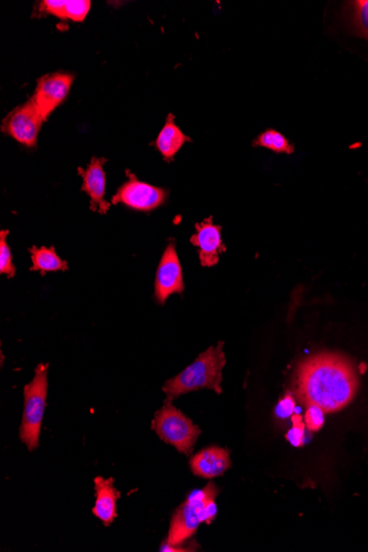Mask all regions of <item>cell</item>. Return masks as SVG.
<instances>
[{"label": "cell", "mask_w": 368, "mask_h": 552, "mask_svg": "<svg viewBox=\"0 0 368 552\" xmlns=\"http://www.w3.org/2000/svg\"><path fill=\"white\" fill-rule=\"evenodd\" d=\"M294 390L306 407L317 405L325 413L340 412L351 404L356 395V369L351 360L338 353L312 355L299 363Z\"/></svg>", "instance_id": "cell-1"}, {"label": "cell", "mask_w": 368, "mask_h": 552, "mask_svg": "<svg viewBox=\"0 0 368 552\" xmlns=\"http://www.w3.org/2000/svg\"><path fill=\"white\" fill-rule=\"evenodd\" d=\"M217 494L219 488L212 482L202 490L191 493L184 503L176 510L167 541L161 546V551H190V548H181L180 545L194 535L200 524H210L216 517Z\"/></svg>", "instance_id": "cell-2"}, {"label": "cell", "mask_w": 368, "mask_h": 552, "mask_svg": "<svg viewBox=\"0 0 368 552\" xmlns=\"http://www.w3.org/2000/svg\"><path fill=\"white\" fill-rule=\"evenodd\" d=\"M224 343L220 342L215 348H210L200 354L190 367L163 385L166 401H171L188 392L199 390H212L222 394V371L225 367L226 358Z\"/></svg>", "instance_id": "cell-3"}, {"label": "cell", "mask_w": 368, "mask_h": 552, "mask_svg": "<svg viewBox=\"0 0 368 552\" xmlns=\"http://www.w3.org/2000/svg\"><path fill=\"white\" fill-rule=\"evenodd\" d=\"M48 372V364H39L35 367L34 380L24 389L25 403L20 439L29 451H34L39 446L41 427L47 405Z\"/></svg>", "instance_id": "cell-4"}, {"label": "cell", "mask_w": 368, "mask_h": 552, "mask_svg": "<svg viewBox=\"0 0 368 552\" xmlns=\"http://www.w3.org/2000/svg\"><path fill=\"white\" fill-rule=\"evenodd\" d=\"M152 429L163 442L185 455L192 454L201 435V429L170 401H165L163 407L154 414Z\"/></svg>", "instance_id": "cell-5"}, {"label": "cell", "mask_w": 368, "mask_h": 552, "mask_svg": "<svg viewBox=\"0 0 368 552\" xmlns=\"http://www.w3.org/2000/svg\"><path fill=\"white\" fill-rule=\"evenodd\" d=\"M43 122L33 99H30L4 117L2 131L26 147H35Z\"/></svg>", "instance_id": "cell-6"}, {"label": "cell", "mask_w": 368, "mask_h": 552, "mask_svg": "<svg viewBox=\"0 0 368 552\" xmlns=\"http://www.w3.org/2000/svg\"><path fill=\"white\" fill-rule=\"evenodd\" d=\"M129 180L113 196V204H124L137 211L150 212L161 207L167 200V191L158 186L145 184L129 170L126 172Z\"/></svg>", "instance_id": "cell-7"}, {"label": "cell", "mask_w": 368, "mask_h": 552, "mask_svg": "<svg viewBox=\"0 0 368 552\" xmlns=\"http://www.w3.org/2000/svg\"><path fill=\"white\" fill-rule=\"evenodd\" d=\"M184 281L175 241L168 244L163 252L154 280V299L159 304H165L171 295H183Z\"/></svg>", "instance_id": "cell-8"}, {"label": "cell", "mask_w": 368, "mask_h": 552, "mask_svg": "<svg viewBox=\"0 0 368 552\" xmlns=\"http://www.w3.org/2000/svg\"><path fill=\"white\" fill-rule=\"evenodd\" d=\"M74 80V75L67 73H52L40 77L31 99L43 121H47L69 95Z\"/></svg>", "instance_id": "cell-9"}, {"label": "cell", "mask_w": 368, "mask_h": 552, "mask_svg": "<svg viewBox=\"0 0 368 552\" xmlns=\"http://www.w3.org/2000/svg\"><path fill=\"white\" fill-rule=\"evenodd\" d=\"M190 241L199 248L200 263L203 267L215 266L220 255L226 250L222 241V227L215 225L211 217L195 225V233Z\"/></svg>", "instance_id": "cell-10"}, {"label": "cell", "mask_w": 368, "mask_h": 552, "mask_svg": "<svg viewBox=\"0 0 368 552\" xmlns=\"http://www.w3.org/2000/svg\"><path fill=\"white\" fill-rule=\"evenodd\" d=\"M106 162V158L93 157L88 167L77 169L83 179L82 191L88 194L90 200V209L102 216H106L111 208V204L106 200V175L104 164Z\"/></svg>", "instance_id": "cell-11"}, {"label": "cell", "mask_w": 368, "mask_h": 552, "mask_svg": "<svg viewBox=\"0 0 368 552\" xmlns=\"http://www.w3.org/2000/svg\"><path fill=\"white\" fill-rule=\"evenodd\" d=\"M231 464L229 451L219 446H208L193 455L190 461L194 476L207 480L223 476L231 468Z\"/></svg>", "instance_id": "cell-12"}, {"label": "cell", "mask_w": 368, "mask_h": 552, "mask_svg": "<svg viewBox=\"0 0 368 552\" xmlns=\"http://www.w3.org/2000/svg\"><path fill=\"white\" fill-rule=\"evenodd\" d=\"M113 477L104 478L98 477L94 478L95 485V505L93 515L98 517L106 526H110L117 517V501L120 500L121 492L114 486Z\"/></svg>", "instance_id": "cell-13"}, {"label": "cell", "mask_w": 368, "mask_h": 552, "mask_svg": "<svg viewBox=\"0 0 368 552\" xmlns=\"http://www.w3.org/2000/svg\"><path fill=\"white\" fill-rule=\"evenodd\" d=\"M188 136L176 124V117L169 114L165 126L156 140V148L166 162H171L185 143H191Z\"/></svg>", "instance_id": "cell-14"}, {"label": "cell", "mask_w": 368, "mask_h": 552, "mask_svg": "<svg viewBox=\"0 0 368 552\" xmlns=\"http://www.w3.org/2000/svg\"><path fill=\"white\" fill-rule=\"evenodd\" d=\"M40 12L56 16L62 20H71L74 22L83 21L89 15L90 9V0H44L40 3Z\"/></svg>", "instance_id": "cell-15"}, {"label": "cell", "mask_w": 368, "mask_h": 552, "mask_svg": "<svg viewBox=\"0 0 368 552\" xmlns=\"http://www.w3.org/2000/svg\"><path fill=\"white\" fill-rule=\"evenodd\" d=\"M31 254V272H40L41 275H45L49 272H66L69 269V264L66 260L61 259L56 253V248H31L29 249Z\"/></svg>", "instance_id": "cell-16"}, {"label": "cell", "mask_w": 368, "mask_h": 552, "mask_svg": "<svg viewBox=\"0 0 368 552\" xmlns=\"http://www.w3.org/2000/svg\"><path fill=\"white\" fill-rule=\"evenodd\" d=\"M255 147L271 150L276 154H292L294 146L283 134L275 130H267L262 132L253 143Z\"/></svg>", "instance_id": "cell-17"}, {"label": "cell", "mask_w": 368, "mask_h": 552, "mask_svg": "<svg viewBox=\"0 0 368 552\" xmlns=\"http://www.w3.org/2000/svg\"><path fill=\"white\" fill-rule=\"evenodd\" d=\"M8 235L9 231L3 230L0 233V273L13 278L16 275V266L12 263L11 248L7 244Z\"/></svg>", "instance_id": "cell-18"}, {"label": "cell", "mask_w": 368, "mask_h": 552, "mask_svg": "<svg viewBox=\"0 0 368 552\" xmlns=\"http://www.w3.org/2000/svg\"><path fill=\"white\" fill-rule=\"evenodd\" d=\"M353 25L357 33L368 40V0H358L352 3Z\"/></svg>", "instance_id": "cell-19"}, {"label": "cell", "mask_w": 368, "mask_h": 552, "mask_svg": "<svg viewBox=\"0 0 368 552\" xmlns=\"http://www.w3.org/2000/svg\"><path fill=\"white\" fill-rule=\"evenodd\" d=\"M325 410L317 405H309L306 414H304V423L310 431H319L325 424Z\"/></svg>", "instance_id": "cell-20"}, {"label": "cell", "mask_w": 368, "mask_h": 552, "mask_svg": "<svg viewBox=\"0 0 368 552\" xmlns=\"http://www.w3.org/2000/svg\"><path fill=\"white\" fill-rule=\"evenodd\" d=\"M293 422L294 427L292 430L287 433V440L294 446H302L304 444V429H306V423H303L300 414H294V416H293Z\"/></svg>", "instance_id": "cell-21"}, {"label": "cell", "mask_w": 368, "mask_h": 552, "mask_svg": "<svg viewBox=\"0 0 368 552\" xmlns=\"http://www.w3.org/2000/svg\"><path fill=\"white\" fill-rule=\"evenodd\" d=\"M295 410V400L294 396L288 392L287 395L280 399L278 405L276 407L277 417L286 419L292 417Z\"/></svg>", "instance_id": "cell-22"}]
</instances>
